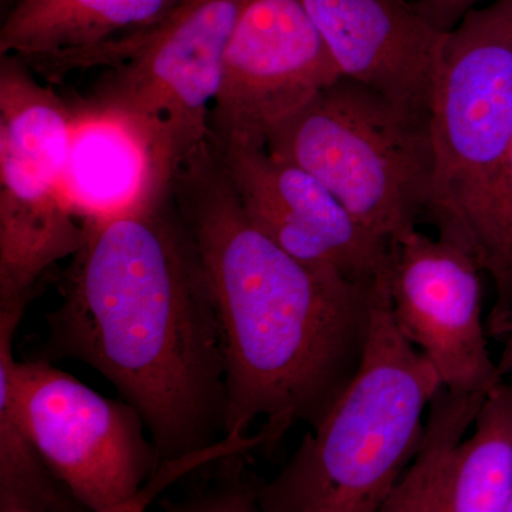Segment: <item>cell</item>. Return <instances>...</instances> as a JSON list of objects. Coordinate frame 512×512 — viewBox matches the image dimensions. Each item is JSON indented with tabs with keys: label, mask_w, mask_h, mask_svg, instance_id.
Masks as SVG:
<instances>
[{
	"label": "cell",
	"mask_w": 512,
	"mask_h": 512,
	"mask_svg": "<svg viewBox=\"0 0 512 512\" xmlns=\"http://www.w3.org/2000/svg\"><path fill=\"white\" fill-rule=\"evenodd\" d=\"M217 150L242 208L266 237L311 268L375 284L390 242L363 227L319 178L266 148Z\"/></svg>",
	"instance_id": "12"
},
{
	"label": "cell",
	"mask_w": 512,
	"mask_h": 512,
	"mask_svg": "<svg viewBox=\"0 0 512 512\" xmlns=\"http://www.w3.org/2000/svg\"><path fill=\"white\" fill-rule=\"evenodd\" d=\"M266 150L319 178L383 241L426 218L434 163L429 119L363 84L340 77L276 128Z\"/></svg>",
	"instance_id": "4"
},
{
	"label": "cell",
	"mask_w": 512,
	"mask_h": 512,
	"mask_svg": "<svg viewBox=\"0 0 512 512\" xmlns=\"http://www.w3.org/2000/svg\"><path fill=\"white\" fill-rule=\"evenodd\" d=\"M426 218L466 249L512 144V0L471 9L447 32L430 104Z\"/></svg>",
	"instance_id": "5"
},
{
	"label": "cell",
	"mask_w": 512,
	"mask_h": 512,
	"mask_svg": "<svg viewBox=\"0 0 512 512\" xmlns=\"http://www.w3.org/2000/svg\"><path fill=\"white\" fill-rule=\"evenodd\" d=\"M20 420L84 510L140 512L157 448L136 407L107 399L45 359L10 362Z\"/></svg>",
	"instance_id": "8"
},
{
	"label": "cell",
	"mask_w": 512,
	"mask_h": 512,
	"mask_svg": "<svg viewBox=\"0 0 512 512\" xmlns=\"http://www.w3.org/2000/svg\"><path fill=\"white\" fill-rule=\"evenodd\" d=\"M412 466L382 512H507L512 498V386H441Z\"/></svg>",
	"instance_id": "11"
},
{
	"label": "cell",
	"mask_w": 512,
	"mask_h": 512,
	"mask_svg": "<svg viewBox=\"0 0 512 512\" xmlns=\"http://www.w3.org/2000/svg\"><path fill=\"white\" fill-rule=\"evenodd\" d=\"M173 191L207 269L224 338L222 443L231 454L269 456L296 424L316 429L352 383L376 282L311 268L259 231L211 140L175 171Z\"/></svg>",
	"instance_id": "2"
},
{
	"label": "cell",
	"mask_w": 512,
	"mask_h": 512,
	"mask_svg": "<svg viewBox=\"0 0 512 512\" xmlns=\"http://www.w3.org/2000/svg\"><path fill=\"white\" fill-rule=\"evenodd\" d=\"M507 512H512V498H511V501H510V505H508Z\"/></svg>",
	"instance_id": "19"
},
{
	"label": "cell",
	"mask_w": 512,
	"mask_h": 512,
	"mask_svg": "<svg viewBox=\"0 0 512 512\" xmlns=\"http://www.w3.org/2000/svg\"><path fill=\"white\" fill-rule=\"evenodd\" d=\"M72 104L25 60L0 55V306L36 292L82 247L84 224L64 191Z\"/></svg>",
	"instance_id": "6"
},
{
	"label": "cell",
	"mask_w": 512,
	"mask_h": 512,
	"mask_svg": "<svg viewBox=\"0 0 512 512\" xmlns=\"http://www.w3.org/2000/svg\"><path fill=\"white\" fill-rule=\"evenodd\" d=\"M181 0H15L0 28V55L62 77L127 55Z\"/></svg>",
	"instance_id": "14"
},
{
	"label": "cell",
	"mask_w": 512,
	"mask_h": 512,
	"mask_svg": "<svg viewBox=\"0 0 512 512\" xmlns=\"http://www.w3.org/2000/svg\"><path fill=\"white\" fill-rule=\"evenodd\" d=\"M83 224L36 357L92 367L140 412L157 448L146 510L168 484L225 457L220 318L173 181Z\"/></svg>",
	"instance_id": "1"
},
{
	"label": "cell",
	"mask_w": 512,
	"mask_h": 512,
	"mask_svg": "<svg viewBox=\"0 0 512 512\" xmlns=\"http://www.w3.org/2000/svg\"><path fill=\"white\" fill-rule=\"evenodd\" d=\"M387 265V264H386ZM439 372L397 328L384 268L362 365L259 494L264 512H382L419 453Z\"/></svg>",
	"instance_id": "3"
},
{
	"label": "cell",
	"mask_w": 512,
	"mask_h": 512,
	"mask_svg": "<svg viewBox=\"0 0 512 512\" xmlns=\"http://www.w3.org/2000/svg\"><path fill=\"white\" fill-rule=\"evenodd\" d=\"M30 302L0 308V512H80L20 420L13 399V339Z\"/></svg>",
	"instance_id": "16"
},
{
	"label": "cell",
	"mask_w": 512,
	"mask_h": 512,
	"mask_svg": "<svg viewBox=\"0 0 512 512\" xmlns=\"http://www.w3.org/2000/svg\"><path fill=\"white\" fill-rule=\"evenodd\" d=\"M13 2H15V0H2L3 5H5V3H13Z\"/></svg>",
	"instance_id": "20"
},
{
	"label": "cell",
	"mask_w": 512,
	"mask_h": 512,
	"mask_svg": "<svg viewBox=\"0 0 512 512\" xmlns=\"http://www.w3.org/2000/svg\"><path fill=\"white\" fill-rule=\"evenodd\" d=\"M470 254L493 281L495 301L487 326L495 338L512 336V144L485 205Z\"/></svg>",
	"instance_id": "17"
},
{
	"label": "cell",
	"mask_w": 512,
	"mask_h": 512,
	"mask_svg": "<svg viewBox=\"0 0 512 512\" xmlns=\"http://www.w3.org/2000/svg\"><path fill=\"white\" fill-rule=\"evenodd\" d=\"M483 2L485 0H417L416 5L439 28L450 30Z\"/></svg>",
	"instance_id": "18"
},
{
	"label": "cell",
	"mask_w": 512,
	"mask_h": 512,
	"mask_svg": "<svg viewBox=\"0 0 512 512\" xmlns=\"http://www.w3.org/2000/svg\"><path fill=\"white\" fill-rule=\"evenodd\" d=\"M242 0H181L100 77L84 103L127 121L173 178L210 140L212 106Z\"/></svg>",
	"instance_id": "7"
},
{
	"label": "cell",
	"mask_w": 512,
	"mask_h": 512,
	"mask_svg": "<svg viewBox=\"0 0 512 512\" xmlns=\"http://www.w3.org/2000/svg\"><path fill=\"white\" fill-rule=\"evenodd\" d=\"M72 109L64 191L82 220L120 210L151 188L173 181L161 170L150 144L127 121L82 99Z\"/></svg>",
	"instance_id": "15"
},
{
	"label": "cell",
	"mask_w": 512,
	"mask_h": 512,
	"mask_svg": "<svg viewBox=\"0 0 512 512\" xmlns=\"http://www.w3.org/2000/svg\"><path fill=\"white\" fill-rule=\"evenodd\" d=\"M340 79L302 0H242L212 106L214 146L266 148L276 128Z\"/></svg>",
	"instance_id": "9"
},
{
	"label": "cell",
	"mask_w": 512,
	"mask_h": 512,
	"mask_svg": "<svg viewBox=\"0 0 512 512\" xmlns=\"http://www.w3.org/2000/svg\"><path fill=\"white\" fill-rule=\"evenodd\" d=\"M340 77L430 116L448 30L409 0H302Z\"/></svg>",
	"instance_id": "13"
},
{
	"label": "cell",
	"mask_w": 512,
	"mask_h": 512,
	"mask_svg": "<svg viewBox=\"0 0 512 512\" xmlns=\"http://www.w3.org/2000/svg\"><path fill=\"white\" fill-rule=\"evenodd\" d=\"M387 279L394 322L454 393L503 382L512 370V336L500 363L488 349L481 268L466 249L413 229L392 239Z\"/></svg>",
	"instance_id": "10"
}]
</instances>
